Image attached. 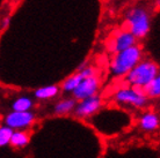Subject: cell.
I'll return each instance as SVG.
<instances>
[{
    "instance_id": "1",
    "label": "cell",
    "mask_w": 160,
    "mask_h": 158,
    "mask_svg": "<svg viewBox=\"0 0 160 158\" xmlns=\"http://www.w3.org/2000/svg\"><path fill=\"white\" fill-rule=\"evenodd\" d=\"M143 58L142 49L135 44L123 51L114 53L110 71L115 76H125Z\"/></svg>"
},
{
    "instance_id": "2",
    "label": "cell",
    "mask_w": 160,
    "mask_h": 158,
    "mask_svg": "<svg viewBox=\"0 0 160 158\" xmlns=\"http://www.w3.org/2000/svg\"><path fill=\"white\" fill-rule=\"evenodd\" d=\"M125 29L137 40H143L151 30V16L144 7L131 8L125 15Z\"/></svg>"
},
{
    "instance_id": "3",
    "label": "cell",
    "mask_w": 160,
    "mask_h": 158,
    "mask_svg": "<svg viewBox=\"0 0 160 158\" xmlns=\"http://www.w3.org/2000/svg\"><path fill=\"white\" fill-rule=\"evenodd\" d=\"M157 75H159V67L156 63L151 60H140L125 75V81L131 87L143 88Z\"/></svg>"
},
{
    "instance_id": "4",
    "label": "cell",
    "mask_w": 160,
    "mask_h": 158,
    "mask_svg": "<svg viewBox=\"0 0 160 158\" xmlns=\"http://www.w3.org/2000/svg\"><path fill=\"white\" fill-rule=\"evenodd\" d=\"M115 100L117 103L130 105L133 107H144L148 102V98L144 95L142 88H123L116 91Z\"/></svg>"
},
{
    "instance_id": "5",
    "label": "cell",
    "mask_w": 160,
    "mask_h": 158,
    "mask_svg": "<svg viewBox=\"0 0 160 158\" xmlns=\"http://www.w3.org/2000/svg\"><path fill=\"white\" fill-rule=\"evenodd\" d=\"M35 114L32 111H12L5 118V125L13 131H24L35 121Z\"/></svg>"
},
{
    "instance_id": "6",
    "label": "cell",
    "mask_w": 160,
    "mask_h": 158,
    "mask_svg": "<svg viewBox=\"0 0 160 158\" xmlns=\"http://www.w3.org/2000/svg\"><path fill=\"white\" fill-rule=\"evenodd\" d=\"M100 88V79L95 75L85 77L80 81L77 88L72 91L73 98L76 100H81L84 98L91 97L98 94V90Z\"/></svg>"
},
{
    "instance_id": "7",
    "label": "cell",
    "mask_w": 160,
    "mask_h": 158,
    "mask_svg": "<svg viewBox=\"0 0 160 158\" xmlns=\"http://www.w3.org/2000/svg\"><path fill=\"white\" fill-rule=\"evenodd\" d=\"M102 106V99L98 95L91 96L87 98L79 100L74 107V114L79 118H88L91 115L95 114Z\"/></svg>"
},
{
    "instance_id": "8",
    "label": "cell",
    "mask_w": 160,
    "mask_h": 158,
    "mask_svg": "<svg viewBox=\"0 0 160 158\" xmlns=\"http://www.w3.org/2000/svg\"><path fill=\"white\" fill-rule=\"evenodd\" d=\"M135 44H137L136 37L127 29H123L112 36V38L108 44V50L112 53H116V52L123 51L125 49L130 48Z\"/></svg>"
},
{
    "instance_id": "9",
    "label": "cell",
    "mask_w": 160,
    "mask_h": 158,
    "mask_svg": "<svg viewBox=\"0 0 160 158\" xmlns=\"http://www.w3.org/2000/svg\"><path fill=\"white\" fill-rule=\"evenodd\" d=\"M95 74L96 72L93 67H81L79 69V72H77L76 74H73V75L68 76V79L65 80L63 84H62V89L65 92H72L81 80L85 79V77H88V76L95 75Z\"/></svg>"
},
{
    "instance_id": "10",
    "label": "cell",
    "mask_w": 160,
    "mask_h": 158,
    "mask_svg": "<svg viewBox=\"0 0 160 158\" xmlns=\"http://www.w3.org/2000/svg\"><path fill=\"white\" fill-rule=\"evenodd\" d=\"M159 115L154 112H146L140 117L139 127L145 132H154L159 128Z\"/></svg>"
},
{
    "instance_id": "11",
    "label": "cell",
    "mask_w": 160,
    "mask_h": 158,
    "mask_svg": "<svg viewBox=\"0 0 160 158\" xmlns=\"http://www.w3.org/2000/svg\"><path fill=\"white\" fill-rule=\"evenodd\" d=\"M29 140H30V136L27 132L24 131H13V134L11 136V141H9V144L13 146V148H18V149H21V148H24L26 146H28Z\"/></svg>"
},
{
    "instance_id": "12",
    "label": "cell",
    "mask_w": 160,
    "mask_h": 158,
    "mask_svg": "<svg viewBox=\"0 0 160 158\" xmlns=\"http://www.w3.org/2000/svg\"><path fill=\"white\" fill-rule=\"evenodd\" d=\"M76 99L74 98H66L63 100H59L58 103L55 105L53 112L56 115H66L68 113L73 112L74 107H76Z\"/></svg>"
},
{
    "instance_id": "13",
    "label": "cell",
    "mask_w": 160,
    "mask_h": 158,
    "mask_svg": "<svg viewBox=\"0 0 160 158\" xmlns=\"http://www.w3.org/2000/svg\"><path fill=\"white\" fill-rule=\"evenodd\" d=\"M59 94V88L57 86H44L35 90V97L41 100H45V99L55 98L57 95Z\"/></svg>"
},
{
    "instance_id": "14",
    "label": "cell",
    "mask_w": 160,
    "mask_h": 158,
    "mask_svg": "<svg viewBox=\"0 0 160 158\" xmlns=\"http://www.w3.org/2000/svg\"><path fill=\"white\" fill-rule=\"evenodd\" d=\"M142 90L144 92V95L148 98H159L160 96V76L157 75L152 81L142 88Z\"/></svg>"
},
{
    "instance_id": "15",
    "label": "cell",
    "mask_w": 160,
    "mask_h": 158,
    "mask_svg": "<svg viewBox=\"0 0 160 158\" xmlns=\"http://www.w3.org/2000/svg\"><path fill=\"white\" fill-rule=\"evenodd\" d=\"M34 105L32 98H29L27 96H22L16 98L12 104L13 111H29Z\"/></svg>"
},
{
    "instance_id": "16",
    "label": "cell",
    "mask_w": 160,
    "mask_h": 158,
    "mask_svg": "<svg viewBox=\"0 0 160 158\" xmlns=\"http://www.w3.org/2000/svg\"><path fill=\"white\" fill-rule=\"evenodd\" d=\"M13 134V129L8 126H1L0 127V146H5L9 144L11 136Z\"/></svg>"
},
{
    "instance_id": "17",
    "label": "cell",
    "mask_w": 160,
    "mask_h": 158,
    "mask_svg": "<svg viewBox=\"0 0 160 158\" xmlns=\"http://www.w3.org/2000/svg\"><path fill=\"white\" fill-rule=\"evenodd\" d=\"M9 23H11V19L9 17H4L1 20V22H0V28L1 29H6V28H8Z\"/></svg>"
}]
</instances>
